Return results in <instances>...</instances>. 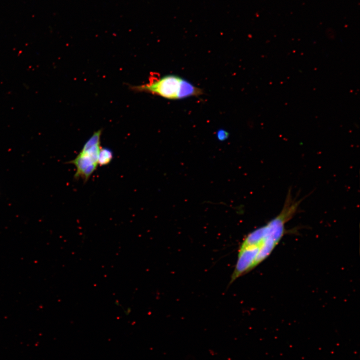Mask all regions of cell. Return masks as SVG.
<instances>
[{
	"label": "cell",
	"mask_w": 360,
	"mask_h": 360,
	"mask_svg": "<svg viewBox=\"0 0 360 360\" xmlns=\"http://www.w3.org/2000/svg\"><path fill=\"white\" fill-rule=\"evenodd\" d=\"M300 202L301 200L293 196L290 190L279 214L244 238L230 283L250 272L270 256L287 232L286 224L296 213Z\"/></svg>",
	"instance_id": "obj_1"
},
{
	"label": "cell",
	"mask_w": 360,
	"mask_h": 360,
	"mask_svg": "<svg viewBox=\"0 0 360 360\" xmlns=\"http://www.w3.org/2000/svg\"><path fill=\"white\" fill-rule=\"evenodd\" d=\"M130 88L136 92H146L168 100H178L189 96H198L202 90L187 80L174 74H168L152 79L149 82Z\"/></svg>",
	"instance_id": "obj_2"
},
{
	"label": "cell",
	"mask_w": 360,
	"mask_h": 360,
	"mask_svg": "<svg viewBox=\"0 0 360 360\" xmlns=\"http://www.w3.org/2000/svg\"><path fill=\"white\" fill-rule=\"evenodd\" d=\"M102 130L100 129L84 143L82 150L72 160L68 162L76 168L74 175L76 179L82 178L86 182L98 166V156L100 146Z\"/></svg>",
	"instance_id": "obj_3"
},
{
	"label": "cell",
	"mask_w": 360,
	"mask_h": 360,
	"mask_svg": "<svg viewBox=\"0 0 360 360\" xmlns=\"http://www.w3.org/2000/svg\"><path fill=\"white\" fill-rule=\"evenodd\" d=\"M113 158L112 150L107 148L101 147L98 156V164L102 166L109 164Z\"/></svg>",
	"instance_id": "obj_4"
}]
</instances>
